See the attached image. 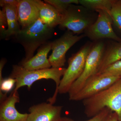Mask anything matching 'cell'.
<instances>
[{
  "label": "cell",
  "instance_id": "6da1fadb",
  "mask_svg": "<svg viewBox=\"0 0 121 121\" xmlns=\"http://www.w3.org/2000/svg\"><path fill=\"white\" fill-rule=\"evenodd\" d=\"M82 101L84 113L88 117H93L108 108L117 114L121 121V78L107 89Z\"/></svg>",
  "mask_w": 121,
  "mask_h": 121
},
{
  "label": "cell",
  "instance_id": "7a4b0ae2",
  "mask_svg": "<svg viewBox=\"0 0 121 121\" xmlns=\"http://www.w3.org/2000/svg\"><path fill=\"white\" fill-rule=\"evenodd\" d=\"M66 68L64 67L51 68L40 70H28L21 65H13L9 77L15 79L16 81L13 90L18 91L22 86H26L29 89L35 82L42 79H51L56 84V89L52 97L48 99L50 103L54 104L56 101L58 93V88L60 84V78L63 76Z\"/></svg>",
  "mask_w": 121,
  "mask_h": 121
},
{
  "label": "cell",
  "instance_id": "3957f363",
  "mask_svg": "<svg viewBox=\"0 0 121 121\" xmlns=\"http://www.w3.org/2000/svg\"><path fill=\"white\" fill-rule=\"evenodd\" d=\"M54 33V28L44 24L39 18L27 27L21 29L14 36L24 48L25 58L22 62L32 58L36 49L47 43L53 37Z\"/></svg>",
  "mask_w": 121,
  "mask_h": 121
},
{
  "label": "cell",
  "instance_id": "277c9868",
  "mask_svg": "<svg viewBox=\"0 0 121 121\" xmlns=\"http://www.w3.org/2000/svg\"><path fill=\"white\" fill-rule=\"evenodd\" d=\"M82 5L71 4L62 15L60 29H67L75 35L84 33L94 23L98 15Z\"/></svg>",
  "mask_w": 121,
  "mask_h": 121
},
{
  "label": "cell",
  "instance_id": "5b68a950",
  "mask_svg": "<svg viewBox=\"0 0 121 121\" xmlns=\"http://www.w3.org/2000/svg\"><path fill=\"white\" fill-rule=\"evenodd\" d=\"M105 48V44L102 40L95 41L92 44L87 58L83 72L72 84L68 93L69 100H71L82 89L91 77L98 73Z\"/></svg>",
  "mask_w": 121,
  "mask_h": 121
},
{
  "label": "cell",
  "instance_id": "8992f818",
  "mask_svg": "<svg viewBox=\"0 0 121 121\" xmlns=\"http://www.w3.org/2000/svg\"><path fill=\"white\" fill-rule=\"evenodd\" d=\"M92 44L87 43L69 58L68 67L61 79L58 88L59 94H63L68 93L72 84L82 75Z\"/></svg>",
  "mask_w": 121,
  "mask_h": 121
},
{
  "label": "cell",
  "instance_id": "52a82bcc",
  "mask_svg": "<svg viewBox=\"0 0 121 121\" xmlns=\"http://www.w3.org/2000/svg\"><path fill=\"white\" fill-rule=\"evenodd\" d=\"M86 36L84 34L75 35L70 31L67 30L60 38L52 42V53L48 58L52 67H63L66 62V54L68 51Z\"/></svg>",
  "mask_w": 121,
  "mask_h": 121
},
{
  "label": "cell",
  "instance_id": "ba28073f",
  "mask_svg": "<svg viewBox=\"0 0 121 121\" xmlns=\"http://www.w3.org/2000/svg\"><path fill=\"white\" fill-rule=\"evenodd\" d=\"M98 13L97 20L84 32L86 36L95 41L108 39L117 42H121V39L114 31L110 13L104 10L96 11Z\"/></svg>",
  "mask_w": 121,
  "mask_h": 121
},
{
  "label": "cell",
  "instance_id": "9c48e42d",
  "mask_svg": "<svg viewBox=\"0 0 121 121\" xmlns=\"http://www.w3.org/2000/svg\"><path fill=\"white\" fill-rule=\"evenodd\" d=\"M121 77L97 73L87 81L81 90L71 99V101H83L105 90L114 83Z\"/></svg>",
  "mask_w": 121,
  "mask_h": 121
},
{
  "label": "cell",
  "instance_id": "30bf717a",
  "mask_svg": "<svg viewBox=\"0 0 121 121\" xmlns=\"http://www.w3.org/2000/svg\"><path fill=\"white\" fill-rule=\"evenodd\" d=\"M63 106L42 103L30 107L27 121H62Z\"/></svg>",
  "mask_w": 121,
  "mask_h": 121
},
{
  "label": "cell",
  "instance_id": "8fae6325",
  "mask_svg": "<svg viewBox=\"0 0 121 121\" xmlns=\"http://www.w3.org/2000/svg\"><path fill=\"white\" fill-rule=\"evenodd\" d=\"M20 101L18 91L13 90L0 102V121H27L28 114L21 113L16 109L15 105Z\"/></svg>",
  "mask_w": 121,
  "mask_h": 121
},
{
  "label": "cell",
  "instance_id": "7c38bea8",
  "mask_svg": "<svg viewBox=\"0 0 121 121\" xmlns=\"http://www.w3.org/2000/svg\"><path fill=\"white\" fill-rule=\"evenodd\" d=\"M17 8L21 29L27 27L39 18V9L32 0H19Z\"/></svg>",
  "mask_w": 121,
  "mask_h": 121
},
{
  "label": "cell",
  "instance_id": "4fadbf2b",
  "mask_svg": "<svg viewBox=\"0 0 121 121\" xmlns=\"http://www.w3.org/2000/svg\"><path fill=\"white\" fill-rule=\"evenodd\" d=\"M52 47V42H48L41 45L37 54L29 60L22 62L21 66L28 70L51 68L52 66L47 56Z\"/></svg>",
  "mask_w": 121,
  "mask_h": 121
},
{
  "label": "cell",
  "instance_id": "5bb4252c",
  "mask_svg": "<svg viewBox=\"0 0 121 121\" xmlns=\"http://www.w3.org/2000/svg\"><path fill=\"white\" fill-rule=\"evenodd\" d=\"M38 8L39 18L44 24L52 28L59 25L62 15L52 5L40 0H32Z\"/></svg>",
  "mask_w": 121,
  "mask_h": 121
},
{
  "label": "cell",
  "instance_id": "9a60e30c",
  "mask_svg": "<svg viewBox=\"0 0 121 121\" xmlns=\"http://www.w3.org/2000/svg\"><path fill=\"white\" fill-rule=\"evenodd\" d=\"M121 60V42H113L108 45L105 49L98 73L108 66Z\"/></svg>",
  "mask_w": 121,
  "mask_h": 121
},
{
  "label": "cell",
  "instance_id": "2e32d148",
  "mask_svg": "<svg viewBox=\"0 0 121 121\" xmlns=\"http://www.w3.org/2000/svg\"><path fill=\"white\" fill-rule=\"evenodd\" d=\"M13 5H5L4 8L8 22V28L2 37L8 39L15 36L21 30L17 18V8Z\"/></svg>",
  "mask_w": 121,
  "mask_h": 121
},
{
  "label": "cell",
  "instance_id": "e0dca14e",
  "mask_svg": "<svg viewBox=\"0 0 121 121\" xmlns=\"http://www.w3.org/2000/svg\"><path fill=\"white\" fill-rule=\"evenodd\" d=\"M114 0H79L80 5L91 11L102 10L110 13Z\"/></svg>",
  "mask_w": 121,
  "mask_h": 121
},
{
  "label": "cell",
  "instance_id": "ac0fdd59",
  "mask_svg": "<svg viewBox=\"0 0 121 121\" xmlns=\"http://www.w3.org/2000/svg\"><path fill=\"white\" fill-rule=\"evenodd\" d=\"M110 13L113 25L121 33V0H114Z\"/></svg>",
  "mask_w": 121,
  "mask_h": 121
},
{
  "label": "cell",
  "instance_id": "d6986e66",
  "mask_svg": "<svg viewBox=\"0 0 121 121\" xmlns=\"http://www.w3.org/2000/svg\"><path fill=\"white\" fill-rule=\"evenodd\" d=\"M44 2L52 5L62 15L71 4H79V0H44Z\"/></svg>",
  "mask_w": 121,
  "mask_h": 121
},
{
  "label": "cell",
  "instance_id": "ffe728a7",
  "mask_svg": "<svg viewBox=\"0 0 121 121\" xmlns=\"http://www.w3.org/2000/svg\"><path fill=\"white\" fill-rule=\"evenodd\" d=\"M16 83L15 79L10 77L0 80V102L7 97V93L12 89Z\"/></svg>",
  "mask_w": 121,
  "mask_h": 121
},
{
  "label": "cell",
  "instance_id": "44dd1931",
  "mask_svg": "<svg viewBox=\"0 0 121 121\" xmlns=\"http://www.w3.org/2000/svg\"><path fill=\"white\" fill-rule=\"evenodd\" d=\"M99 73L105 75L117 76L121 77V60L109 65Z\"/></svg>",
  "mask_w": 121,
  "mask_h": 121
},
{
  "label": "cell",
  "instance_id": "7402d4cb",
  "mask_svg": "<svg viewBox=\"0 0 121 121\" xmlns=\"http://www.w3.org/2000/svg\"><path fill=\"white\" fill-rule=\"evenodd\" d=\"M112 111L109 108H105L99 113L87 121H76L70 118L64 117H62V121H103Z\"/></svg>",
  "mask_w": 121,
  "mask_h": 121
},
{
  "label": "cell",
  "instance_id": "603a6c76",
  "mask_svg": "<svg viewBox=\"0 0 121 121\" xmlns=\"http://www.w3.org/2000/svg\"><path fill=\"white\" fill-rule=\"evenodd\" d=\"M8 27V22L5 10L4 7L2 8V10H0V31L1 36L2 37Z\"/></svg>",
  "mask_w": 121,
  "mask_h": 121
},
{
  "label": "cell",
  "instance_id": "cb8c5ba5",
  "mask_svg": "<svg viewBox=\"0 0 121 121\" xmlns=\"http://www.w3.org/2000/svg\"><path fill=\"white\" fill-rule=\"evenodd\" d=\"M19 2V0H0V7H4L5 5H13L17 7Z\"/></svg>",
  "mask_w": 121,
  "mask_h": 121
},
{
  "label": "cell",
  "instance_id": "d4e9b609",
  "mask_svg": "<svg viewBox=\"0 0 121 121\" xmlns=\"http://www.w3.org/2000/svg\"><path fill=\"white\" fill-rule=\"evenodd\" d=\"M103 121H119V120L117 114L112 111Z\"/></svg>",
  "mask_w": 121,
  "mask_h": 121
},
{
  "label": "cell",
  "instance_id": "484cf974",
  "mask_svg": "<svg viewBox=\"0 0 121 121\" xmlns=\"http://www.w3.org/2000/svg\"></svg>",
  "mask_w": 121,
  "mask_h": 121
}]
</instances>
